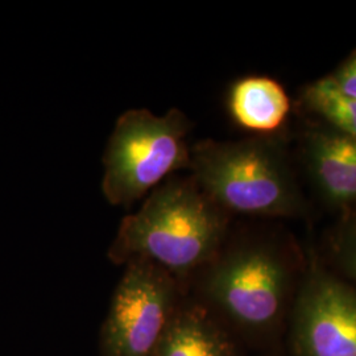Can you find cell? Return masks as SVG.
I'll return each instance as SVG.
<instances>
[{"mask_svg":"<svg viewBox=\"0 0 356 356\" xmlns=\"http://www.w3.org/2000/svg\"><path fill=\"white\" fill-rule=\"evenodd\" d=\"M193 178L170 177L127 216L111 251L115 260H148L168 273H186L218 250L225 218Z\"/></svg>","mask_w":356,"mask_h":356,"instance_id":"cell-1","label":"cell"},{"mask_svg":"<svg viewBox=\"0 0 356 356\" xmlns=\"http://www.w3.org/2000/svg\"><path fill=\"white\" fill-rule=\"evenodd\" d=\"M189 122L177 108L154 115L132 108L120 115L103 154L102 191L113 206L129 207L178 170L191 168Z\"/></svg>","mask_w":356,"mask_h":356,"instance_id":"cell-2","label":"cell"},{"mask_svg":"<svg viewBox=\"0 0 356 356\" xmlns=\"http://www.w3.org/2000/svg\"><path fill=\"white\" fill-rule=\"evenodd\" d=\"M193 179L219 207L234 213L275 216L293 206L280 163L260 143H202L191 152Z\"/></svg>","mask_w":356,"mask_h":356,"instance_id":"cell-3","label":"cell"},{"mask_svg":"<svg viewBox=\"0 0 356 356\" xmlns=\"http://www.w3.org/2000/svg\"><path fill=\"white\" fill-rule=\"evenodd\" d=\"M206 291L214 305L244 330L268 339L286 334L293 305L289 272L270 250L248 247L225 256L213 268Z\"/></svg>","mask_w":356,"mask_h":356,"instance_id":"cell-4","label":"cell"},{"mask_svg":"<svg viewBox=\"0 0 356 356\" xmlns=\"http://www.w3.org/2000/svg\"><path fill=\"white\" fill-rule=\"evenodd\" d=\"M292 356H356V288L314 268L293 300L286 325Z\"/></svg>","mask_w":356,"mask_h":356,"instance_id":"cell-5","label":"cell"},{"mask_svg":"<svg viewBox=\"0 0 356 356\" xmlns=\"http://www.w3.org/2000/svg\"><path fill=\"white\" fill-rule=\"evenodd\" d=\"M173 300L170 273L148 260H129L106 326L111 356H151L160 346Z\"/></svg>","mask_w":356,"mask_h":356,"instance_id":"cell-6","label":"cell"},{"mask_svg":"<svg viewBox=\"0 0 356 356\" xmlns=\"http://www.w3.org/2000/svg\"><path fill=\"white\" fill-rule=\"evenodd\" d=\"M229 108L241 127L270 132L284 123L289 113V99L276 81L267 76H247L229 90Z\"/></svg>","mask_w":356,"mask_h":356,"instance_id":"cell-7","label":"cell"},{"mask_svg":"<svg viewBox=\"0 0 356 356\" xmlns=\"http://www.w3.org/2000/svg\"><path fill=\"white\" fill-rule=\"evenodd\" d=\"M160 356H236L229 337L201 309L184 312L166 329Z\"/></svg>","mask_w":356,"mask_h":356,"instance_id":"cell-8","label":"cell"},{"mask_svg":"<svg viewBox=\"0 0 356 356\" xmlns=\"http://www.w3.org/2000/svg\"><path fill=\"white\" fill-rule=\"evenodd\" d=\"M322 188L337 201L356 198V139L346 135H318L312 148Z\"/></svg>","mask_w":356,"mask_h":356,"instance_id":"cell-9","label":"cell"},{"mask_svg":"<svg viewBox=\"0 0 356 356\" xmlns=\"http://www.w3.org/2000/svg\"><path fill=\"white\" fill-rule=\"evenodd\" d=\"M306 99L316 113L339 128L343 135L356 139V98L344 94L332 78L312 85Z\"/></svg>","mask_w":356,"mask_h":356,"instance_id":"cell-10","label":"cell"},{"mask_svg":"<svg viewBox=\"0 0 356 356\" xmlns=\"http://www.w3.org/2000/svg\"><path fill=\"white\" fill-rule=\"evenodd\" d=\"M338 257L344 272L355 281L356 288V229L344 235L338 247Z\"/></svg>","mask_w":356,"mask_h":356,"instance_id":"cell-11","label":"cell"},{"mask_svg":"<svg viewBox=\"0 0 356 356\" xmlns=\"http://www.w3.org/2000/svg\"><path fill=\"white\" fill-rule=\"evenodd\" d=\"M332 79L344 94L356 98V56L344 65L337 76Z\"/></svg>","mask_w":356,"mask_h":356,"instance_id":"cell-12","label":"cell"}]
</instances>
